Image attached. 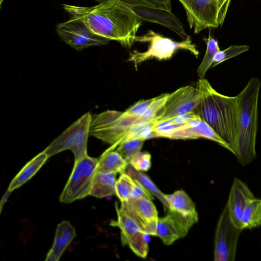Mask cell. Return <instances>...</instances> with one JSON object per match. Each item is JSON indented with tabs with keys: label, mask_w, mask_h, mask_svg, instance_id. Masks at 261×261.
Returning a JSON list of instances; mask_svg holds the SVG:
<instances>
[{
	"label": "cell",
	"mask_w": 261,
	"mask_h": 261,
	"mask_svg": "<svg viewBox=\"0 0 261 261\" xmlns=\"http://www.w3.org/2000/svg\"><path fill=\"white\" fill-rule=\"evenodd\" d=\"M71 16L79 18L94 34L130 48L143 23L131 5L119 0H107L91 7L63 4Z\"/></svg>",
	"instance_id": "obj_1"
},
{
	"label": "cell",
	"mask_w": 261,
	"mask_h": 261,
	"mask_svg": "<svg viewBox=\"0 0 261 261\" xmlns=\"http://www.w3.org/2000/svg\"><path fill=\"white\" fill-rule=\"evenodd\" d=\"M200 100L196 112L226 143L234 153L238 130L237 96H229L215 90L208 81L199 79L197 83Z\"/></svg>",
	"instance_id": "obj_2"
},
{
	"label": "cell",
	"mask_w": 261,
	"mask_h": 261,
	"mask_svg": "<svg viewBox=\"0 0 261 261\" xmlns=\"http://www.w3.org/2000/svg\"><path fill=\"white\" fill-rule=\"evenodd\" d=\"M260 86L259 79L252 77L237 95L238 130L233 154L243 166L248 165L256 156L255 145Z\"/></svg>",
	"instance_id": "obj_3"
},
{
	"label": "cell",
	"mask_w": 261,
	"mask_h": 261,
	"mask_svg": "<svg viewBox=\"0 0 261 261\" xmlns=\"http://www.w3.org/2000/svg\"><path fill=\"white\" fill-rule=\"evenodd\" d=\"M138 118L126 115L124 112L108 110L92 116L89 134L111 146L113 150L129 134Z\"/></svg>",
	"instance_id": "obj_4"
},
{
	"label": "cell",
	"mask_w": 261,
	"mask_h": 261,
	"mask_svg": "<svg viewBox=\"0 0 261 261\" xmlns=\"http://www.w3.org/2000/svg\"><path fill=\"white\" fill-rule=\"evenodd\" d=\"M135 42L149 43L147 50L140 52L135 50L130 53L128 61L133 62L136 69L141 63L152 58L159 60L169 59L178 49L189 50L196 56L199 54L190 36L182 41L176 42L152 30H149L143 35L137 36Z\"/></svg>",
	"instance_id": "obj_5"
},
{
	"label": "cell",
	"mask_w": 261,
	"mask_h": 261,
	"mask_svg": "<svg viewBox=\"0 0 261 261\" xmlns=\"http://www.w3.org/2000/svg\"><path fill=\"white\" fill-rule=\"evenodd\" d=\"M92 115H82L56 138L43 151L48 158L67 149L72 151L76 162L87 154V142L90 135Z\"/></svg>",
	"instance_id": "obj_6"
},
{
	"label": "cell",
	"mask_w": 261,
	"mask_h": 261,
	"mask_svg": "<svg viewBox=\"0 0 261 261\" xmlns=\"http://www.w3.org/2000/svg\"><path fill=\"white\" fill-rule=\"evenodd\" d=\"M98 159L88 154L74 162L72 172L61 194L60 201L70 203L90 195Z\"/></svg>",
	"instance_id": "obj_7"
},
{
	"label": "cell",
	"mask_w": 261,
	"mask_h": 261,
	"mask_svg": "<svg viewBox=\"0 0 261 261\" xmlns=\"http://www.w3.org/2000/svg\"><path fill=\"white\" fill-rule=\"evenodd\" d=\"M242 229L232 222L226 204L219 219L214 240V260L233 261Z\"/></svg>",
	"instance_id": "obj_8"
},
{
	"label": "cell",
	"mask_w": 261,
	"mask_h": 261,
	"mask_svg": "<svg viewBox=\"0 0 261 261\" xmlns=\"http://www.w3.org/2000/svg\"><path fill=\"white\" fill-rule=\"evenodd\" d=\"M56 31L61 39L76 50L104 45L110 40L96 35L78 18L71 17L56 25Z\"/></svg>",
	"instance_id": "obj_9"
},
{
	"label": "cell",
	"mask_w": 261,
	"mask_h": 261,
	"mask_svg": "<svg viewBox=\"0 0 261 261\" xmlns=\"http://www.w3.org/2000/svg\"><path fill=\"white\" fill-rule=\"evenodd\" d=\"M198 220L197 212L183 214L168 210L166 216L159 218L156 236L166 245H170L175 241L186 236L191 227Z\"/></svg>",
	"instance_id": "obj_10"
},
{
	"label": "cell",
	"mask_w": 261,
	"mask_h": 261,
	"mask_svg": "<svg viewBox=\"0 0 261 261\" xmlns=\"http://www.w3.org/2000/svg\"><path fill=\"white\" fill-rule=\"evenodd\" d=\"M178 1L186 11L190 28L195 34L206 28L219 27L218 0Z\"/></svg>",
	"instance_id": "obj_11"
},
{
	"label": "cell",
	"mask_w": 261,
	"mask_h": 261,
	"mask_svg": "<svg viewBox=\"0 0 261 261\" xmlns=\"http://www.w3.org/2000/svg\"><path fill=\"white\" fill-rule=\"evenodd\" d=\"M200 100V94L197 87L188 85L181 87L170 93L155 120H163L189 112H196Z\"/></svg>",
	"instance_id": "obj_12"
},
{
	"label": "cell",
	"mask_w": 261,
	"mask_h": 261,
	"mask_svg": "<svg viewBox=\"0 0 261 261\" xmlns=\"http://www.w3.org/2000/svg\"><path fill=\"white\" fill-rule=\"evenodd\" d=\"M152 200L146 197L129 198L119 208L136 220L147 234L156 236L158 214Z\"/></svg>",
	"instance_id": "obj_13"
},
{
	"label": "cell",
	"mask_w": 261,
	"mask_h": 261,
	"mask_svg": "<svg viewBox=\"0 0 261 261\" xmlns=\"http://www.w3.org/2000/svg\"><path fill=\"white\" fill-rule=\"evenodd\" d=\"M131 6L143 22L148 21L162 25L173 31L183 40L188 37L182 24L171 11L154 7Z\"/></svg>",
	"instance_id": "obj_14"
},
{
	"label": "cell",
	"mask_w": 261,
	"mask_h": 261,
	"mask_svg": "<svg viewBox=\"0 0 261 261\" xmlns=\"http://www.w3.org/2000/svg\"><path fill=\"white\" fill-rule=\"evenodd\" d=\"M115 208L117 219L111 223L121 230V241L123 245H127L130 249L136 248L146 241L147 234L142 226L133 217L121 210L117 203Z\"/></svg>",
	"instance_id": "obj_15"
},
{
	"label": "cell",
	"mask_w": 261,
	"mask_h": 261,
	"mask_svg": "<svg viewBox=\"0 0 261 261\" xmlns=\"http://www.w3.org/2000/svg\"><path fill=\"white\" fill-rule=\"evenodd\" d=\"M255 198L252 191L246 183L234 178L231 187L226 205L233 223L242 228V219L249 202Z\"/></svg>",
	"instance_id": "obj_16"
},
{
	"label": "cell",
	"mask_w": 261,
	"mask_h": 261,
	"mask_svg": "<svg viewBox=\"0 0 261 261\" xmlns=\"http://www.w3.org/2000/svg\"><path fill=\"white\" fill-rule=\"evenodd\" d=\"M200 138L214 141L228 149L226 143L200 117L181 125L168 137L172 139H196Z\"/></svg>",
	"instance_id": "obj_17"
},
{
	"label": "cell",
	"mask_w": 261,
	"mask_h": 261,
	"mask_svg": "<svg viewBox=\"0 0 261 261\" xmlns=\"http://www.w3.org/2000/svg\"><path fill=\"white\" fill-rule=\"evenodd\" d=\"M75 237V228L68 221L64 220L58 224L53 244L45 260L58 261Z\"/></svg>",
	"instance_id": "obj_18"
},
{
	"label": "cell",
	"mask_w": 261,
	"mask_h": 261,
	"mask_svg": "<svg viewBox=\"0 0 261 261\" xmlns=\"http://www.w3.org/2000/svg\"><path fill=\"white\" fill-rule=\"evenodd\" d=\"M48 158L42 151L28 162L11 181L7 192L11 193L29 180L41 168Z\"/></svg>",
	"instance_id": "obj_19"
},
{
	"label": "cell",
	"mask_w": 261,
	"mask_h": 261,
	"mask_svg": "<svg viewBox=\"0 0 261 261\" xmlns=\"http://www.w3.org/2000/svg\"><path fill=\"white\" fill-rule=\"evenodd\" d=\"M128 164L116 150L107 149L98 159L95 173H119L121 174L125 172Z\"/></svg>",
	"instance_id": "obj_20"
},
{
	"label": "cell",
	"mask_w": 261,
	"mask_h": 261,
	"mask_svg": "<svg viewBox=\"0 0 261 261\" xmlns=\"http://www.w3.org/2000/svg\"><path fill=\"white\" fill-rule=\"evenodd\" d=\"M117 174L95 173L93 178L90 195L102 198L115 195Z\"/></svg>",
	"instance_id": "obj_21"
},
{
	"label": "cell",
	"mask_w": 261,
	"mask_h": 261,
	"mask_svg": "<svg viewBox=\"0 0 261 261\" xmlns=\"http://www.w3.org/2000/svg\"><path fill=\"white\" fill-rule=\"evenodd\" d=\"M166 198L170 210L183 214H191L197 212L192 200L182 190H177L171 194H166Z\"/></svg>",
	"instance_id": "obj_22"
},
{
	"label": "cell",
	"mask_w": 261,
	"mask_h": 261,
	"mask_svg": "<svg viewBox=\"0 0 261 261\" xmlns=\"http://www.w3.org/2000/svg\"><path fill=\"white\" fill-rule=\"evenodd\" d=\"M243 229L261 227V199L254 198L247 205L242 219Z\"/></svg>",
	"instance_id": "obj_23"
},
{
	"label": "cell",
	"mask_w": 261,
	"mask_h": 261,
	"mask_svg": "<svg viewBox=\"0 0 261 261\" xmlns=\"http://www.w3.org/2000/svg\"><path fill=\"white\" fill-rule=\"evenodd\" d=\"M125 173L139 181L152 195L155 196L163 203L166 210L169 209V205L166 198V194L163 193L155 186L152 180L142 172L134 169L133 167H127Z\"/></svg>",
	"instance_id": "obj_24"
},
{
	"label": "cell",
	"mask_w": 261,
	"mask_h": 261,
	"mask_svg": "<svg viewBox=\"0 0 261 261\" xmlns=\"http://www.w3.org/2000/svg\"><path fill=\"white\" fill-rule=\"evenodd\" d=\"M210 32L207 38H203L206 44V49L203 60L197 69V74L200 79L204 77L206 72L211 68L214 56L220 49L218 42L213 37Z\"/></svg>",
	"instance_id": "obj_25"
},
{
	"label": "cell",
	"mask_w": 261,
	"mask_h": 261,
	"mask_svg": "<svg viewBox=\"0 0 261 261\" xmlns=\"http://www.w3.org/2000/svg\"><path fill=\"white\" fill-rule=\"evenodd\" d=\"M144 141V139L140 137L124 140L118 144L115 150L129 164L131 159L141 151Z\"/></svg>",
	"instance_id": "obj_26"
},
{
	"label": "cell",
	"mask_w": 261,
	"mask_h": 261,
	"mask_svg": "<svg viewBox=\"0 0 261 261\" xmlns=\"http://www.w3.org/2000/svg\"><path fill=\"white\" fill-rule=\"evenodd\" d=\"M137 185L136 180L126 173L121 174L115 185V195L121 202L127 201Z\"/></svg>",
	"instance_id": "obj_27"
},
{
	"label": "cell",
	"mask_w": 261,
	"mask_h": 261,
	"mask_svg": "<svg viewBox=\"0 0 261 261\" xmlns=\"http://www.w3.org/2000/svg\"><path fill=\"white\" fill-rule=\"evenodd\" d=\"M170 93H163L155 97L146 111L138 119V121L151 122L155 120L158 114L164 107Z\"/></svg>",
	"instance_id": "obj_28"
},
{
	"label": "cell",
	"mask_w": 261,
	"mask_h": 261,
	"mask_svg": "<svg viewBox=\"0 0 261 261\" xmlns=\"http://www.w3.org/2000/svg\"><path fill=\"white\" fill-rule=\"evenodd\" d=\"M249 48V46L246 45H232L224 50H219L214 56L211 68L214 67L226 60L248 51Z\"/></svg>",
	"instance_id": "obj_29"
},
{
	"label": "cell",
	"mask_w": 261,
	"mask_h": 261,
	"mask_svg": "<svg viewBox=\"0 0 261 261\" xmlns=\"http://www.w3.org/2000/svg\"><path fill=\"white\" fill-rule=\"evenodd\" d=\"M182 125L174 123L171 119L155 120L152 130L155 137H165L168 136Z\"/></svg>",
	"instance_id": "obj_30"
},
{
	"label": "cell",
	"mask_w": 261,
	"mask_h": 261,
	"mask_svg": "<svg viewBox=\"0 0 261 261\" xmlns=\"http://www.w3.org/2000/svg\"><path fill=\"white\" fill-rule=\"evenodd\" d=\"M151 158L149 152L140 151L131 159L129 164L137 171H147L151 166Z\"/></svg>",
	"instance_id": "obj_31"
},
{
	"label": "cell",
	"mask_w": 261,
	"mask_h": 261,
	"mask_svg": "<svg viewBox=\"0 0 261 261\" xmlns=\"http://www.w3.org/2000/svg\"><path fill=\"white\" fill-rule=\"evenodd\" d=\"M132 6H143L160 8L171 11V0H119Z\"/></svg>",
	"instance_id": "obj_32"
},
{
	"label": "cell",
	"mask_w": 261,
	"mask_h": 261,
	"mask_svg": "<svg viewBox=\"0 0 261 261\" xmlns=\"http://www.w3.org/2000/svg\"><path fill=\"white\" fill-rule=\"evenodd\" d=\"M154 98L155 97L140 100L128 108L124 113L127 116L139 118L146 111Z\"/></svg>",
	"instance_id": "obj_33"
},
{
	"label": "cell",
	"mask_w": 261,
	"mask_h": 261,
	"mask_svg": "<svg viewBox=\"0 0 261 261\" xmlns=\"http://www.w3.org/2000/svg\"><path fill=\"white\" fill-rule=\"evenodd\" d=\"M94 1H97L98 3H100V2H103V1H107V0H94Z\"/></svg>",
	"instance_id": "obj_34"
}]
</instances>
